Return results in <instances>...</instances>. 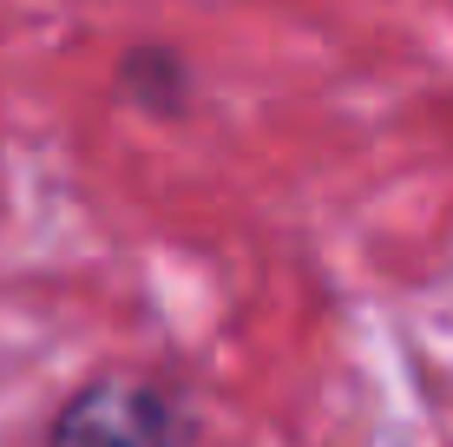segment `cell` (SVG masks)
<instances>
[{
	"instance_id": "1",
	"label": "cell",
	"mask_w": 453,
	"mask_h": 447,
	"mask_svg": "<svg viewBox=\"0 0 453 447\" xmlns=\"http://www.w3.org/2000/svg\"><path fill=\"white\" fill-rule=\"evenodd\" d=\"M197 408L171 375L105 368L46 414L34 447H191Z\"/></svg>"
},
{
	"instance_id": "2",
	"label": "cell",
	"mask_w": 453,
	"mask_h": 447,
	"mask_svg": "<svg viewBox=\"0 0 453 447\" xmlns=\"http://www.w3.org/2000/svg\"><path fill=\"white\" fill-rule=\"evenodd\" d=\"M119 92L151 119H184L191 99H197V73H191L184 53H171L158 40H138V46L119 53Z\"/></svg>"
}]
</instances>
